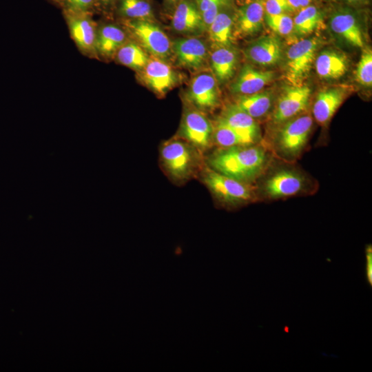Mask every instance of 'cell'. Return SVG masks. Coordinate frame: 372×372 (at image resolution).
Listing matches in <instances>:
<instances>
[{
    "label": "cell",
    "instance_id": "obj_1",
    "mask_svg": "<svg viewBox=\"0 0 372 372\" xmlns=\"http://www.w3.org/2000/svg\"><path fill=\"white\" fill-rule=\"evenodd\" d=\"M271 153L261 143L247 146L217 147L205 156L211 169L237 180L255 185L271 163Z\"/></svg>",
    "mask_w": 372,
    "mask_h": 372
},
{
    "label": "cell",
    "instance_id": "obj_2",
    "mask_svg": "<svg viewBox=\"0 0 372 372\" xmlns=\"http://www.w3.org/2000/svg\"><path fill=\"white\" fill-rule=\"evenodd\" d=\"M271 164L255 183L258 199L278 200L314 192L313 180L302 170L288 163L273 167Z\"/></svg>",
    "mask_w": 372,
    "mask_h": 372
},
{
    "label": "cell",
    "instance_id": "obj_3",
    "mask_svg": "<svg viewBox=\"0 0 372 372\" xmlns=\"http://www.w3.org/2000/svg\"><path fill=\"white\" fill-rule=\"evenodd\" d=\"M159 158L165 173L177 185L184 184L199 175L205 166L204 154L178 137L162 143Z\"/></svg>",
    "mask_w": 372,
    "mask_h": 372
},
{
    "label": "cell",
    "instance_id": "obj_4",
    "mask_svg": "<svg viewBox=\"0 0 372 372\" xmlns=\"http://www.w3.org/2000/svg\"><path fill=\"white\" fill-rule=\"evenodd\" d=\"M313 125V117L302 113L276 126L273 137L265 146L278 158L292 163L306 148Z\"/></svg>",
    "mask_w": 372,
    "mask_h": 372
},
{
    "label": "cell",
    "instance_id": "obj_5",
    "mask_svg": "<svg viewBox=\"0 0 372 372\" xmlns=\"http://www.w3.org/2000/svg\"><path fill=\"white\" fill-rule=\"evenodd\" d=\"M199 176L214 199L225 207L236 208L258 200L255 185L221 174L206 165Z\"/></svg>",
    "mask_w": 372,
    "mask_h": 372
},
{
    "label": "cell",
    "instance_id": "obj_6",
    "mask_svg": "<svg viewBox=\"0 0 372 372\" xmlns=\"http://www.w3.org/2000/svg\"><path fill=\"white\" fill-rule=\"evenodd\" d=\"M125 25L140 46L154 58L165 60L172 52V43L163 30L152 20H130Z\"/></svg>",
    "mask_w": 372,
    "mask_h": 372
},
{
    "label": "cell",
    "instance_id": "obj_7",
    "mask_svg": "<svg viewBox=\"0 0 372 372\" xmlns=\"http://www.w3.org/2000/svg\"><path fill=\"white\" fill-rule=\"evenodd\" d=\"M214 124L204 112L192 105L185 108L178 137L192 144L203 154L213 145Z\"/></svg>",
    "mask_w": 372,
    "mask_h": 372
},
{
    "label": "cell",
    "instance_id": "obj_8",
    "mask_svg": "<svg viewBox=\"0 0 372 372\" xmlns=\"http://www.w3.org/2000/svg\"><path fill=\"white\" fill-rule=\"evenodd\" d=\"M319 41L304 39L292 44L287 52L286 79L291 85H301L311 70Z\"/></svg>",
    "mask_w": 372,
    "mask_h": 372
},
{
    "label": "cell",
    "instance_id": "obj_9",
    "mask_svg": "<svg viewBox=\"0 0 372 372\" xmlns=\"http://www.w3.org/2000/svg\"><path fill=\"white\" fill-rule=\"evenodd\" d=\"M311 90L304 85L286 87L278 97L271 114V122L278 126L304 113L307 110Z\"/></svg>",
    "mask_w": 372,
    "mask_h": 372
},
{
    "label": "cell",
    "instance_id": "obj_10",
    "mask_svg": "<svg viewBox=\"0 0 372 372\" xmlns=\"http://www.w3.org/2000/svg\"><path fill=\"white\" fill-rule=\"evenodd\" d=\"M217 118L231 127L245 145L262 143L261 130L256 120L234 103L226 105Z\"/></svg>",
    "mask_w": 372,
    "mask_h": 372
},
{
    "label": "cell",
    "instance_id": "obj_11",
    "mask_svg": "<svg viewBox=\"0 0 372 372\" xmlns=\"http://www.w3.org/2000/svg\"><path fill=\"white\" fill-rule=\"evenodd\" d=\"M187 101L197 110L205 112L220 105L216 80L210 73H201L191 81L186 95Z\"/></svg>",
    "mask_w": 372,
    "mask_h": 372
},
{
    "label": "cell",
    "instance_id": "obj_12",
    "mask_svg": "<svg viewBox=\"0 0 372 372\" xmlns=\"http://www.w3.org/2000/svg\"><path fill=\"white\" fill-rule=\"evenodd\" d=\"M140 72L142 81L158 96H164L178 81L173 68L159 59H149Z\"/></svg>",
    "mask_w": 372,
    "mask_h": 372
},
{
    "label": "cell",
    "instance_id": "obj_13",
    "mask_svg": "<svg viewBox=\"0 0 372 372\" xmlns=\"http://www.w3.org/2000/svg\"><path fill=\"white\" fill-rule=\"evenodd\" d=\"M331 30L352 46L363 48L364 40L357 14L353 10L340 8L329 18Z\"/></svg>",
    "mask_w": 372,
    "mask_h": 372
},
{
    "label": "cell",
    "instance_id": "obj_14",
    "mask_svg": "<svg viewBox=\"0 0 372 372\" xmlns=\"http://www.w3.org/2000/svg\"><path fill=\"white\" fill-rule=\"evenodd\" d=\"M172 47L177 64L181 67L197 70L206 63L207 48L205 42L200 39L179 38L172 43Z\"/></svg>",
    "mask_w": 372,
    "mask_h": 372
},
{
    "label": "cell",
    "instance_id": "obj_15",
    "mask_svg": "<svg viewBox=\"0 0 372 372\" xmlns=\"http://www.w3.org/2000/svg\"><path fill=\"white\" fill-rule=\"evenodd\" d=\"M172 27L179 33L198 34L206 30L195 0H180L172 17Z\"/></svg>",
    "mask_w": 372,
    "mask_h": 372
},
{
    "label": "cell",
    "instance_id": "obj_16",
    "mask_svg": "<svg viewBox=\"0 0 372 372\" xmlns=\"http://www.w3.org/2000/svg\"><path fill=\"white\" fill-rule=\"evenodd\" d=\"M265 15L263 0H251L235 13V32L241 37L258 32L262 27Z\"/></svg>",
    "mask_w": 372,
    "mask_h": 372
},
{
    "label": "cell",
    "instance_id": "obj_17",
    "mask_svg": "<svg viewBox=\"0 0 372 372\" xmlns=\"http://www.w3.org/2000/svg\"><path fill=\"white\" fill-rule=\"evenodd\" d=\"M347 95L342 87L324 89L318 92L312 107L313 116L321 125H327Z\"/></svg>",
    "mask_w": 372,
    "mask_h": 372
},
{
    "label": "cell",
    "instance_id": "obj_18",
    "mask_svg": "<svg viewBox=\"0 0 372 372\" xmlns=\"http://www.w3.org/2000/svg\"><path fill=\"white\" fill-rule=\"evenodd\" d=\"M272 71H263L250 65H244L231 86V92L238 96L260 92L274 77Z\"/></svg>",
    "mask_w": 372,
    "mask_h": 372
},
{
    "label": "cell",
    "instance_id": "obj_19",
    "mask_svg": "<svg viewBox=\"0 0 372 372\" xmlns=\"http://www.w3.org/2000/svg\"><path fill=\"white\" fill-rule=\"evenodd\" d=\"M245 56L251 62L262 66L276 64L282 56V45L275 37H262L247 47Z\"/></svg>",
    "mask_w": 372,
    "mask_h": 372
},
{
    "label": "cell",
    "instance_id": "obj_20",
    "mask_svg": "<svg viewBox=\"0 0 372 372\" xmlns=\"http://www.w3.org/2000/svg\"><path fill=\"white\" fill-rule=\"evenodd\" d=\"M71 34L77 45L85 51L96 48V33L95 24L87 13H74L65 11Z\"/></svg>",
    "mask_w": 372,
    "mask_h": 372
},
{
    "label": "cell",
    "instance_id": "obj_21",
    "mask_svg": "<svg viewBox=\"0 0 372 372\" xmlns=\"http://www.w3.org/2000/svg\"><path fill=\"white\" fill-rule=\"evenodd\" d=\"M347 56L334 50H324L319 54L315 61V68L319 77L324 79H336L342 76L348 70Z\"/></svg>",
    "mask_w": 372,
    "mask_h": 372
},
{
    "label": "cell",
    "instance_id": "obj_22",
    "mask_svg": "<svg viewBox=\"0 0 372 372\" xmlns=\"http://www.w3.org/2000/svg\"><path fill=\"white\" fill-rule=\"evenodd\" d=\"M237 52L231 46L218 47L210 56L211 68L216 81L225 83L234 74L238 63Z\"/></svg>",
    "mask_w": 372,
    "mask_h": 372
},
{
    "label": "cell",
    "instance_id": "obj_23",
    "mask_svg": "<svg viewBox=\"0 0 372 372\" xmlns=\"http://www.w3.org/2000/svg\"><path fill=\"white\" fill-rule=\"evenodd\" d=\"M234 20L235 14L222 9L207 28L210 41L218 47L231 46Z\"/></svg>",
    "mask_w": 372,
    "mask_h": 372
},
{
    "label": "cell",
    "instance_id": "obj_24",
    "mask_svg": "<svg viewBox=\"0 0 372 372\" xmlns=\"http://www.w3.org/2000/svg\"><path fill=\"white\" fill-rule=\"evenodd\" d=\"M234 104L256 120L270 112L273 104V95L267 91L238 96Z\"/></svg>",
    "mask_w": 372,
    "mask_h": 372
},
{
    "label": "cell",
    "instance_id": "obj_25",
    "mask_svg": "<svg viewBox=\"0 0 372 372\" xmlns=\"http://www.w3.org/2000/svg\"><path fill=\"white\" fill-rule=\"evenodd\" d=\"M126 35L119 27L109 24L100 28L96 35V48L105 56H110L125 43Z\"/></svg>",
    "mask_w": 372,
    "mask_h": 372
},
{
    "label": "cell",
    "instance_id": "obj_26",
    "mask_svg": "<svg viewBox=\"0 0 372 372\" xmlns=\"http://www.w3.org/2000/svg\"><path fill=\"white\" fill-rule=\"evenodd\" d=\"M116 52L121 64L138 71L142 70L149 60L146 52L133 42L124 43Z\"/></svg>",
    "mask_w": 372,
    "mask_h": 372
},
{
    "label": "cell",
    "instance_id": "obj_27",
    "mask_svg": "<svg viewBox=\"0 0 372 372\" xmlns=\"http://www.w3.org/2000/svg\"><path fill=\"white\" fill-rule=\"evenodd\" d=\"M322 20L318 8L309 5L301 9L293 19V31L299 35L311 34L321 24Z\"/></svg>",
    "mask_w": 372,
    "mask_h": 372
},
{
    "label": "cell",
    "instance_id": "obj_28",
    "mask_svg": "<svg viewBox=\"0 0 372 372\" xmlns=\"http://www.w3.org/2000/svg\"><path fill=\"white\" fill-rule=\"evenodd\" d=\"M118 13L130 20H152L154 13L146 0H118Z\"/></svg>",
    "mask_w": 372,
    "mask_h": 372
},
{
    "label": "cell",
    "instance_id": "obj_29",
    "mask_svg": "<svg viewBox=\"0 0 372 372\" xmlns=\"http://www.w3.org/2000/svg\"><path fill=\"white\" fill-rule=\"evenodd\" d=\"M213 144L220 148L247 146L231 127L218 118L214 123Z\"/></svg>",
    "mask_w": 372,
    "mask_h": 372
},
{
    "label": "cell",
    "instance_id": "obj_30",
    "mask_svg": "<svg viewBox=\"0 0 372 372\" xmlns=\"http://www.w3.org/2000/svg\"><path fill=\"white\" fill-rule=\"evenodd\" d=\"M355 79L362 86L372 85V51L369 48L362 50L355 71Z\"/></svg>",
    "mask_w": 372,
    "mask_h": 372
},
{
    "label": "cell",
    "instance_id": "obj_31",
    "mask_svg": "<svg viewBox=\"0 0 372 372\" xmlns=\"http://www.w3.org/2000/svg\"><path fill=\"white\" fill-rule=\"evenodd\" d=\"M206 30L218 12L227 7L228 0H195Z\"/></svg>",
    "mask_w": 372,
    "mask_h": 372
},
{
    "label": "cell",
    "instance_id": "obj_32",
    "mask_svg": "<svg viewBox=\"0 0 372 372\" xmlns=\"http://www.w3.org/2000/svg\"><path fill=\"white\" fill-rule=\"evenodd\" d=\"M265 19L268 26L278 34L288 35L293 31V19L287 14H265Z\"/></svg>",
    "mask_w": 372,
    "mask_h": 372
},
{
    "label": "cell",
    "instance_id": "obj_33",
    "mask_svg": "<svg viewBox=\"0 0 372 372\" xmlns=\"http://www.w3.org/2000/svg\"><path fill=\"white\" fill-rule=\"evenodd\" d=\"M65 11L89 14L96 6V0H58Z\"/></svg>",
    "mask_w": 372,
    "mask_h": 372
},
{
    "label": "cell",
    "instance_id": "obj_34",
    "mask_svg": "<svg viewBox=\"0 0 372 372\" xmlns=\"http://www.w3.org/2000/svg\"><path fill=\"white\" fill-rule=\"evenodd\" d=\"M265 14H286L293 11L288 0H263Z\"/></svg>",
    "mask_w": 372,
    "mask_h": 372
},
{
    "label": "cell",
    "instance_id": "obj_35",
    "mask_svg": "<svg viewBox=\"0 0 372 372\" xmlns=\"http://www.w3.org/2000/svg\"><path fill=\"white\" fill-rule=\"evenodd\" d=\"M366 276L369 282L371 285L372 281V249L371 246L369 245L366 248Z\"/></svg>",
    "mask_w": 372,
    "mask_h": 372
},
{
    "label": "cell",
    "instance_id": "obj_36",
    "mask_svg": "<svg viewBox=\"0 0 372 372\" xmlns=\"http://www.w3.org/2000/svg\"><path fill=\"white\" fill-rule=\"evenodd\" d=\"M288 1L293 10H300L309 6L312 0H288Z\"/></svg>",
    "mask_w": 372,
    "mask_h": 372
},
{
    "label": "cell",
    "instance_id": "obj_37",
    "mask_svg": "<svg viewBox=\"0 0 372 372\" xmlns=\"http://www.w3.org/2000/svg\"><path fill=\"white\" fill-rule=\"evenodd\" d=\"M116 1V0H96V6L100 5L107 7L114 3Z\"/></svg>",
    "mask_w": 372,
    "mask_h": 372
},
{
    "label": "cell",
    "instance_id": "obj_38",
    "mask_svg": "<svg viewBox=\"0 0 372 372\" xmlns=\"http://www.w3.org/2000/svg\"><path fill=\"white\" fill-rule=\"evenodd\" d=\"M180 0H165L169 5H176Z\"/></svg>",
    "mask_w": 372,
    "mask_h": 372
},
{
    "label": "cell",
    "instance_id": "obj_39",
    "mask_svg": "<svg viewBox=\"0 0 372 372\" xmlns=\"http://www.w3.org/2000/svg\"><path fill=\"white\" fill-rule=\"evenodd\" d=\"M335 1H347L349 3H359V2H362L365 0H335Z\"/></svg>",
    "mask_w": 372,
    "mask_h": 372
},
{
    "label": "cell",
    "instance_id": "obj_40",
    "mask_svg": "<svg viewBox=\"0 0 372 372\" xmlns=\"http://www.w3.org/2000/svg\"><path fill=\"white\" fill-rule=\"evenodd\" d=\"M54 1H58V0H54Z\"/></svg>",
    "mask_w": 372,
    "mask_h": 372
}]
</instances>
